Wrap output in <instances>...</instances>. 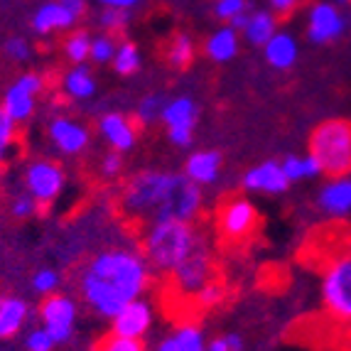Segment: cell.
Here are the masks:
<instances>
[{"mask_svg":"<svg viewBox=\"0 0 351 351\" xmlns=\"http://www.w3.org/2000/svg\"><path fill=\"white\" fill-rule=\"evenodd\" d=\"M197 116H199V108H197L192 96H175V99L165 101L160 121L167 128V138H170L172 145L177 147L192 145Z\"/></svg>","mask_w":351,"mask_h":351,"instance_id":"cell-10","label":"cell"},{"mask_svg":"<svg viewBox=\"0 0 351 351\" xmlns=\"http://www.w3.org/2000/svg\"><path fill=\"white\" fill-rule=\"evenodd\" d=\"M76 302L69 298V295H49L45 302H42V327L47 329L49 337H52L57 344L66 341L74 332L76 324Z\"/></svg>","mask_w":351,"mask_h":351,"instance_id":"cell-12","label":"cell"},{"mask_svg":"<svg viewBox=\"0 0 351 351\" xmlns=\"http://www.w3.org/2000/svg\"><path fill=\"white\" fill-rule=\"evenodd\" d=\"M25 344H27V351H52L57 341H54L52 337H49L47 329L40 327V329H32V332L27 334Z\"/></svg>","mask_w":351,"mask_h":351,"instance_id":"cell-41","label":"cell"},{"mask_svg":"<svg viewBox=\"0 0 351 351\" xmlns=\"http://www.w3.org/2000/svg\"><path fill=\"white\" fill-rule=\"evenodd\" d=\"M317 209L327 219H349L351 217V175L327 177L322 187L315 194Z\"/></svg>","mask_w":351,"mask_h":351,"instance_id":"cell-14","label":"cell"},{"mask_svg":"<svg viewBox=\"0 0 351 351\" xmlns=\"http://www.w3.org/2000/svg\"><path fill=\"white\" fill-rule=\"evenodd\" d=\"M334 5H339V8H346V5H351V0H332Z\"/></svg>","mask_w":351,"mask_h":351,"instance_id":"cell-48","label":"cell"},{"mask_svg":"<svg viewBox=\"0 0 351 351\" xmlns=\"http://www.w3.org/2000/svg\"><path fill=\"white\" fill-rule=\"evenodd\" d=\"M150 285V263L133 248H106L96 253L79 278L84 302L104 319H113L123 304L145 298Z\"/></svg>","mask_w":351,"mask_h":351,"instance_id":"cell-1","label":"cell"},{"mask_svg":"<svg viewBox=\"0 0 351 351\" xmlns=\"http://www.w3.org/2000/svg\"><path fill=\"white\" fill-rule=\"evenodd\" d=\"M243 189L251 194H285L290 187V180L282 172V165L278 160H265L261 165H253L251 170H246L243 180H241Z\"/></svg>","mask_w":351,"mask_h":351,"instance_id":"cell-15","label":"cell"},{"mask_svg":"<svg viewBox=\"0 0 351 351\" xmlns=\"http://www.w3.org/2000/svg\"><path fill=\"white\" fill-rule=\"evenodd\" d=\"M27 319V304L20 298H0V337H15Z\"/></svg>","mask_w":351,"mask_h":351,"instance_id":"cell-24","label":"cell"},{"mask_svg":"<svg viewBox=\"0 0 351 351\" xmlns=\"http://www.w3.org/2000/svg\"><path fill=\"white\" fill-rule=\"evenodd\" d=\"M64 182L66 175L62 170V165L52 162V160H37L25 172L27 192L37 204H52L64 189Z\"/></svg>","mask_w":351,"mask_h":351,"instance_id":"cell-11","label":"cell"},{"mask_svg":"<svg viewBox=\"0 0 351 351\" xmlns=\"http://www.w3.org/2000/svg\"><path fill=\"white\" fill-rule=\"evenodd\" d=\"M346 29H349V15L344 8L334 5L332 0H317L310 5L304 32L312 45H332L346 35Z\"/></svg>","mask_w":351,"mask_h":351,"instance_id":"cell-7","label":"cell"},{"mask_svg":"<svg viewBox=\"0 0 351 351\" xmlns=\"http://www.w3.org/2000/svg\"><path fill=\"white\" fill-rule=\"evenodd\" d=\"M206 351H243V337L236 332L206 339Z\"/></svg>","mask_w":351,"mask_h":351,"instance_id":"cell-37","label":"cell"},{"mask_svg":"<svg viewBox=\"0 0 351 351\" xmlns=\"http://www.w3.org/2000/svg\"><path fill=\"white\" fill-rule=\"evenodd\" d=\"M170 337L175 341L177 351H206V337L199 324L184 322L180 327H175V332Z\"/></svg>","mask_w":351,"mask_h":351,"instance_id":"cell-28","label":"cell"},{"mask_svg":"<svg viewBox=\"0 0 351 351\" xmlns=\"http://www.w3.org/2000/svg\"><path fill=\"white\" fill-rule=\"evenodd\" d=\"M239 49H241V32L231 27V25H221V27H217L204 40V54L214 64H226V62L236 59Z\"/></svg>","mask_w":351,"mask_h":351,"instance_id":"cell-21","label":"cell"},{"mask_svg":"<svg viewBox=\"0 0 351 351\" xmlns=\"http://www.w3.org/2000/svg\"><path fill=\"white\" fill-rule=\"evenodd\" d=\"M246 20H248V12H243V15H239V18H234L228 25H231V27L239 29V32H241V29H243V25H246Z\"/></svg>","mask_w":351,"mask_h":351,"instance_id":"cell-47","label":"cell"},{"mask_svg":"<svg viewBox=\"0 0 351 351\" xmlns=\"http://www.w3.org/2000/svg\"><path fill=\"white\" fill-rule=\"evenodd\" d=\"M111 66H113V71H116L118 76H133L135 71L143 66L141 47H138L135 42H130V40L118 42L116 57H113Z\"/></svg>","mask_w":351,"mask_h":351,"instance_id":"cell-27","label":"cell"},{"mask_svg":"<svg viewBox=\"0 0 351 351\" xmlns=\"http://www.w3.org/2000/svg\"><path fill=\"white\" fill-rule=\"evenodd\" d=\"M94 351H147V346L143 339H130V337H121V334L111 332L96 344Z\"/></svg>","mask_w":351,"mask_h":351,"instance_id":"cell-34","label":"cell"},{"mask_svg":"<svg viewBox=\"0 0 351 351\" xmlns=\"http://www.w3.org/2000/svg\"><path fill=\"white\" fill-rule=\"evenodd\" d=\"M96 23H99L101 32H108V35H118V32L128 29V25H130V10H121V8H101Z\"/></svg>","mask_w":351,"mask_h":351,"instance_id":"cell-33","label":"cell"},{"mask_svg":"<svg viewBox=\"0 0 351 351\" xmlns=\"http://www.w3.org/2000/svg\"><path fill=\"white\" fill-rule=\"evenodd\" d=\"M280 165H282L285 177L290 180V184H293V182H307V180H319V177H324L317 158L310 155V152H307V155H287Z\"/></svg>","mask_w":351,"mask_h":351,"instance_id":"cell-25","label":"cell"},{"mask_svg":"<svg viewBox=\"0 0 351 351\" xmlns=\"http://www.w3.org/2000/svg\"><path fill=\"white\" fill-rule=\"evenodd\" d=\"M261 49H263L265 62L278 71H285L290 66H295V62L300 57L298 37L293 32H285V29H278L276 35L270 37Z\"/></svg>","mask_w":351,"mask_h":351,"instance_id":"cell-19","label":"cell"},{"mask_svg":"<svg viewBox=\"0 0 351 351\" xmlns=\"http://www.w3.org/2000/svg\"><path fill=\"white\" fill-rule=\"evenodd\" d=\"M276 32H278V15L270 8H258V10H248V20L243 25V29H241V37L251 47H263Z\"/></svg>","mask_w":351,"mask_h":351,"instance_id":"cell-22","label":"cell"},{"mask_svg":"<svg viewBox=\"0 0 351 351\" xmlns=\"http://www.w3.org/2000/svg\"><path fill=\"white\" fill-rule=\"evenodd\" d=\"M101 8H121V10H133L143 3V0H96Z\"/></svg>","mask_w":351,"mask_h":351,"instance_id":"cell-45","label":"cell"},{"mask_svg":"<svg viewBox=\"0 0 351 351\" xmlns=\"http://www.w3.org/2000/svg\"><path fill=\"white\" fill-rule=\"evenodd\" d=\"M165 96L162 94H145L135 108V121L141 125H152L158 123L160 116H162V108H165Z\"/></svg>","mask_w":351,"mask_h":351,"instance_id":"cell-32","label":"cell"},{"mask_svg":"<svg viewBox=\"0 0 351 351\" xmlns=\"http://www.w3.org/2000/svg\"><path fill=\"white\" fill-rule=\"evenodd\" d=\"M258 219L261 214L248 197H226L214 214L217 234L226 243H243L251 239L258 228Z\"/></svg>","mask_w":351,"mask_h":351,"instance_id":"cell-6","label":"cell"},{"mask_svg":"<svg viewBox=\"0 0 351 351\" xmlns=\"http://www.w3.org/2000/svg\"><path fill=\"white\" fill-rule=\"evenodd\" d=\"M152 322H155V307L145 298H138L116 312L111 319V332L130 339H143L152 329Z\"/></svg>","mask_w":351,"mask_h":351,"instance_id":"cell-13","label":"cell"},{"mask_svg":"<svg viewBox=\"0 0 351 351\" xmlns=\"http://www.w3.org/2000/svg\"><path fill=\"white\" fill-rule=\"evenodd\" d=\"M204 236L197 234L192 221L180 219H160L145 223L141 234V253L150 263L152 273L170 276L172 270L199 246Z\"/></svg>","mask_w":351,"mask_h":351,"instance_id":"cell-3","label":"cell"},{"mask_svg":"<svg viewBox=\"0 0 351 351\" xmlns=\"http://www.w3.org/2000/svg\"><path fill=\"white\" fill-rule=\"evenodd\" d=\"M194 57H197V45L187 32H177L165 49V59L172 69H187L194 62Z\"/></svg>","mask_w":351,"mask_h":351,"instance_id":"cell-26","label":"cell"},{"mask_svg":"<svg viewBox=\"0 0 351 351\" xmlns=\"http://www.w3.org/2000/svg\"><path fill=\"white\" fill-rule=\"evenodd\" d=\"M192 300L197 310H214V307H219L226 300V285L219 278H211L192 295Z\"/></svg>","mask_w":351,"mask_h":351,"instance_id":"cell-30","label":"cell"},{"mask_svg":"<svg viewBox=\"0 0 351 351\" xmlns=\"http://www.w3.org/2000/svg\"><path fill=\"white\" fill-rule=\"evenodd\" d=\"M204 204V192L184 172L143 170L123 184L121 209L128 219L141 223L160 219L194 221Z\"/></svg>","mask_w":351,"mask_h":351,"instance_id":"cell-2","label":"cell"},{"mask_svg":"<svg viewBox=\"0 0 351 351\" xmlns=\"http://www.w3.org/2000/svg\"><path fill=\"white\" fill-rule=\"evenodd\" d=\"M45 91V79L37 71H25L20 74L10 86L5 88L3 94V111L15 121V123H23L27 121L32 113H35L37 96Z\"/></svg>","mask_w":351,"mask_h":351,"instance_id":"cell-9","label":"cell"},{"mask_svg":"<svg viewBox=\"0 0 351 351\" xmlns=\"http://www.w3.org/2000/svg\"><path fill=\"white\" fill-rule=\"evenodd\" d=\"M300 3L302 0H268V8L280 18V15H293L300 8Z\"/></svg>","mask_w":351,"mask_h":351,"instance_id":"cell-43","label":"cell"},{"mask_svg":"<svg viewBox=\"0 0 351 351\" xmlns=\"http://www.w3.org/2000/svg\"><path fill=\"white\" fill-rule=\"evenodd\" d=\"M248 10H251L248 0H214V18L219 23L228 25L234 18H239V15H243Z\"/></svg>","mask_w":351,"mask_h":351,"instance_id":"cell-35","label":"cell"},{"mask_svg":"<svg viewBox=\"0 0 351 351\" xmlns=\"http://www.w3.org/2000/svg\"><path fill=\"white\" fill-rule=\"evenodd\" d=\"M3 52L12 62H27L32 57V47H29V42L25 37H10L5 42V47H3Z\"/></svg>","mask_w":351,"mask_h":351,"instance_id":"cell-39","label":"cell"},{"mask_svg":"<svg viewBox=\"0 0 351 351\" xmlns=\"http://www.w3.org/2000/svg\"><path fill=\"white\" fill-rule=\"evenodd\" d=\"M59 3H62L76 20H82L88 12V0H59Z\"/></svg>","mask_w":351,"mask_h":351,"instance_id":"cell-44","label":"cell"},{"mask_svg":"<svg viewBox=\"0 0 351 351\" xmlns=\"http://www.w3.org/2000/svg\"><path fill=\"white\" fill-rule=\"evenodd\" d=\"M155 351H177V346H175V341H172L170 334H167V337H165V339L155 346Z\"/></svg>","mask_w":351,"mask_h":351,"instance_id":"cell-46","label":"cell"},{"mask_svg":"<svg viewBox=\"0 0 351 351\" xmlns=\"http://www.w3.org/2000/svg\"><path fill=\"white\" fill-rule=\"evenodd\" d=\"M15 125L18 123L0 106V162L8 158V152H10L12 143H15Z\"/></svg>","mask_w":351,"mask_h":351,"instance_id":"cell-36","label":"cell"},{"mask_svg":"<svg viewBox=\"0 0 351 351\" xmlns=\"http://www.w3.org/2000/svg\"><path fill=\"white\" fill-rule=\"evenodd\" d=\"M49 141L64 155H79V152H84L88 147L91 133H88V128L82 121L69 116H57L49 123Z\"/></svg>","mask_w":351,"mask_h":351,"instance_id":"cell-16","label":"cell"},{"mask_svg":"<svg viewBox=\"0 0 351 351\" xmlns=\"http://www.w3.org/2000/svg\"><path fill=\"white\" fill-rule=\"evenodd\" d=\"M64 57L71 64H86L88 52H91V32L86 29H74L64 37Z\"/></svg>","mask_w":351,"mask_h":351,"instance_id":"cell-29","label":"cell"},{"mask_svg":"<svg viewBox=\"0 0 351 351\" xmlns=\"http://www.w3.org/2000/svg\"><path fill=\"white\" fill-rule=\"evenodd\" d=\"M121 172H123V152L111 150L108 155H104V160H101V177L116 180V177H121Z\"/></svg>","mask_w":351,"mask_h":351,"instance_id":"cell-40","label":"cell"},{"mask_svg":"<svg viewBox=\"0 0 351 351\" xmlns=\"http://www.w3.org/2000/svg\"><path fill=\"white\" fill-rule=\"evenodd\" d=\"M214 278V256L206 241H202L180 265L170 273V285L180 298H192L206 280Z\"/></svg>","mask_w":351,"mask_h":351,"instance_id":"cell-8","label":"cell"},{"mask_svg":"<svg viewBox=\"0 0 351 351\" xmlns=\"http://www.w3.org/2000/svg\"><path fill=\"white\" fill-rule=\"evenodd\" d=\"M32 287H35L40 295H52L59 287V273L57 270H49V268L37 270L35 278H32Z\"/></svg>","mask_w":351,"mask_h":351,"instance_id":"cell-38","label":"cell"},{"mask_svg":"<svg viewBox=\"0 0 351 351\" xmlns=\"http://www.w3.org/2000/svg\"><path fill=\"white\" fill-rule=\"evenodd\" d=\"M221 155L217 150H194L187 160H184V175L194 182V184H199V187H209L214 182L219 180L221 175Z\"/></svg>","mask_w":351,"mask_h":351,"instance_id":"cell-20","label":"cell"},{"mask_svg":"<svg viewBox=\"0 0 351 351\" xmlns=\"http://www.w3.org/2000/svg\"><path fill=\"white\" fill-rule=\"evenodd\" d=\"M118 40L108 32H99V35H91V52H88V62L104 66L111 64L113 57H116Z\"/></svg>","mask_w":351,"mask_h":351,"instance_id":"cell-31","label":"cell"},{"mask_svg":"<svg viewBox=\"0 0 351 351\" xmlns=\"http://www.w3.org/2000/svg\"><path fill=\"white\" fill-rule=\"evenodd\" d=\"M96 76L86 64H71V69H66L62 74V91L66 99L71 101H88L96 96Z\"/></svg>","mask_w":351,"mask_h":351,"instance_id":"cell-23","label":"cell"},{"mask_svg":"<svg viewBox=\"0 0 351 351\" xmlns=\"http://www.w3.org/2000/svg\"><path fill=\"white\" fill-rule=\"evenodd\" d=\"M37 211V202L32 199V197H18L15 199V204H12V217H18V219H27V217H32Z\"/></svg>","mask_w":351,"mask_h":351,"instance_id":"cell-42","label":"cell"},{"mask_svg":"<svg viewBox=\"0 0 351 351\" xmlns=\"http://www.w3.org/2000/svg\"><path fill=\"white\" fill-rule=\"evenodd\" d=\"M319 300L332 322L351 329V248L334 253L319 276Z\"/></svg>","mask_w":351,"mask_h":351,"instance_id":"cell-5","label":"cell"},{"mask_svg":"<svg viewBox=\"0 0 351 351\" xmlns=\"http://www.w3.org/2000/svg\"><path fill=\"white\" fill-rule=\"evenodd\" d=\"M99 135L116 152H128L138 143V123L125 113H104L99 118Z\"/></svg>","mask_w":351,"mask_h":351,"instance_id":"cell-17","label":"cell"},{"mask_svg":"<svg viewBox=\"0 0 351 351\" xmlns=\"http://www.w3.org/2000/svg\"><path fill=\"white\" fill-rule=\"evenodd\" d=\"M76 23L79 20L59 0H45V3H40L37 10L32 12V18H29V27H32V32L37 37H49L54 32H66Z\"/></svg>","mask_w":351,"mask_h":351,"instance_id":"cell-18","label":"cell"},{"mask_svg":"<svg viewBox=\"0 0 351 351\" xmlns=\"http://www.w3.org/2000/svg\"><path fill=\"white\" fill-rule=\"evenodd\" d=\"M310 155L317 158L324 177L351 175V121H322L310 135Z\"/></svg>","mask_w":351,"mask_h":351,"instance_id":"cell-4","label":"cell"}]
</instances>
